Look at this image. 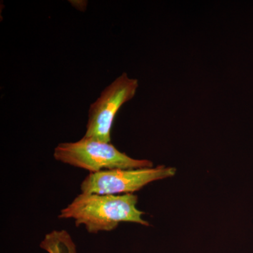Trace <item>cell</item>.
Returning a JSON list of instances; mask_svg holds the SVG:
<instances>
[{
	"label": "cell",
	"mask_w": 253,
	"mask_h": 253,
	"mask_svg": "<svg viewBox=\"0 0 253 253\" xmlns=\"http://www.w3.org/2000/svg\"><path fill=\"white\" fill-rule=\"evenodd\" d=\"M138 196L121 195L83 194L78 195L60 212L59 219H73L76 226L84 225L89 234L111 231L120 223L131 222L149 226L143 219L144 214L136 208Z\"/></svg>",
	"instance_id": "cell-1"
},
{
	"label": "cell",
	"mask_w": 253,
	"mask_h": 253,
	"mask_svg": "<svg viewBox=\"0 0 253 253\" xmlns=\"http://www.w3.org/2000/svg\"><path fill=\"white\" fill-rule=\"evenodd\" d=\"M59 162L96 173L116 169L154 168L149 160L134 159L121 152L111 143L83 136L76 142L60 143L54 150Z\"/></svg>",
	"instance_id": "cell-2"
},
{
	"label": "cell",
	"mask_w": 253,
	"mask_h": 253,
	"mask_svg": "<svg viewBox=\"0 0 253 253\" xmlns=\"http://www.w3.org/2000/svg\"><path fill=\"white\" fill-rule=\"evenodd\" d=\"M139 81L123 73L101 91L88 111L84 137L111 143V129L121 107L135 96Z\"/></svg>",
	"instance_id": "cell-3"
},
{
	"label": "cell",
	"mask_w": 253,
	"mask_h": 253,
	"mask_svg": "<svg viewBox=\"0 0 253 253\" xmlns=\"http://www.w3.org/2000/svg\"><path fill=\"white\" fill-rule=\"evenodd\" d=\"M176 168L159 166L140 169H116L89 173L82 181L83 194H133L154 181L171 177Z\"/></svg>",
	"instance_id": "cell-4"
},
{
	"label": "cell",
	"mask_w": 253,
	"mask_h": 253,
	"mask_svg": "<svg viewBox=\"0 0 253 253\" xmlns=\"http://www.w3.org/2000/svg\"><path fill=\"white\" fill-rule=\"evenodd\" d=\"M41 248L48 253H78L77 246L66 230H54L46 234Z\"/></svg>",
	"instance_id": "cell-5"
}]
</instances>
